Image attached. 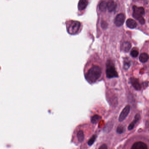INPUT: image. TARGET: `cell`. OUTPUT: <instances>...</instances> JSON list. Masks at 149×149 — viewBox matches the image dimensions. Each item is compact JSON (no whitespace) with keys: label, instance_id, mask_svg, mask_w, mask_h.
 I'll return each instance as SVG.
<instances>
[{"label":"cell","instance_id":"cell-1","mask_svg":"<svg viewBox=\"0 0 149 149\" xmlns=\"http://www.w3.org/2000/svg\"><path fill=\"white\" fill-rule=\"evenodd\" d=\"M102 71L98 66L94 65L88 70L86 75V78L88 82L94 83L100 77Z\"/></svg>","mask_w":149,"mask_h":149},{"label":"cell","instance_id":"cell-2","mask_svg":"<svg viewBox=\"0 0 149 149\" xmlns=\"http://www.w3.org/2000/svg\"><path fill=\"white\" fill-rule=\"evenodd\" d=\"M133 15L136 20L139 21L141 24H144L145 20L143 19V15L145 13V11L143 7H138L136 6H134L133 7Z\"/></svg>","mask_w":149,"mask_h":149},{"label":"cell","instance_id":"cell-3","mask_svg":"<svg viewBox=\"0 0 149 149\" xmlns=\"http://www.w3.org/2000/svg\"><path fill=\"white\" fill-rule=\"evenodd\" d=\"M106 77L107 78H113L118 77V73L113 64L110 61L108 62L106 65Z\"/></svg>","mask_w":149,"mask_h":149},{"label":"cell","instance_id":"cell-4","mask_svg":"<svg viewBox=\"0 0 149 149\" xmlns=\"http://www.w3.org/2000/svg\"><path fill=\"white\" fill-rule=\"evenodd\" d=\"M80 23L78 21H72L68 28V32L70 34H75L79 31Z\"/></svg>","mask_w":149,"mask_h":149},{"label":"cell","instance_id":"cell-5","mask_svg":"<svg viewBox=\"0 0 149 149\" xmlns=\"http://www.w3.org/2000/svg\"><path fill=\"white\" fill-rule=\"evenodd\" d=\"M125 20L124 14L120 13L117 15L115 19V24L118 27H120L123 25Z\"/></svg>","mask_w":149,"mask_h":149},{"label":"cell","instance_id":"cell-6","mask_svg":"<svg viewBox=\"0 0 149 149\" xmlns=\"http://www.w3.org/2000/svg\"><path fill=\"white\" fill-rule=\"evenodd\" d=\"M130 110V106L129 105L126 106L124 109L122 110V112L120 113L119 117V120L120 122L123 121L127 117L128 115L129 114Z\"/></svg>","mask_w":149,"mask_h":149},{"label":"cell","instance_id":"cell-7","mask_svg":"<svg viewBox=\"0 0 149 149\" xmlns=\"http://www.w3.org/2000/svg\"><path fill=\"white\" fill-rule=\"evenodd\" d=\"M131 149H148V147L146 144L140 141L134 143Z\"/></svg>","mask_w":149,"mask_h":149},{"label":"cell","instance_id":"cell-8","mask_svg":"<svg viewBox=\"0 0 149 149\" xmlns=\"http://www.w3.org/2000/svg\"><path fill=\"white\" fill-rule=\"evenodd\" d=\"M130 82L132 85L135 89L137 90H139L141 89V86L139 84V80L135 78H130Z\"/></svg>","mask_w":149,"mask_h":149},{"label":"cell","instance_id":"cell-9","mask_svg":"<svg viewBox=\"0 0 149 149\" xmlns=\"http://www.w3.org/2000/svg\"><path fill=\"white\" fill-rule=\"evenodd\" d=\"M116 8V4L113 1H109L107 3V8L109 12L114 11Z\"/></svg>","mask_w":149,"mask_h":149},{"label":"cell","instance_id":"cell-10","mask_svg":"<svg viewBox=\"0 0 149 149\" xmlns=\"http://www.w3.org/2000/svg\"><path fill=\"white\" fill-rule=\"evenodd\" d=\"M140 119V116L139 114H137L135 116L134 119L133 120V121L129 124V126L128 127V129L129 130H131L133 129V128L134 127L135 125L137 122Z\"/></svg>","mask_w":149,"mask_h":149},{"label":"cell","instance_id":"cell-11","mask_svg":"<svg viewBox=\"0 0 149 149\" xmlns=\"http://www.w3.org/2000/svg\"><path fill=\"white\" fill-rule=\"evenodd\" d=\"M126 25L130 29H135L137 26V23L135 20L132 19H129L127 20L126 22Z\"/></svg>","mask_w":149,"mask_h":149},{"label":"cell","instance_id":"cell-12","mask_svg":"<svg viewBox=\"0 0 149 149\" xmlns=\"http://www.w3.org/2000/svg\"><path fill=\"white\" fill-rule=\"evenodd\" d=\"M88 0H80L78 4V9L82 11L85 9L88 5Z\"/></svg>","mask_w":149,"mask_h":149},{"label":"cell","instance_id":"cell-13","mask_svg":"<svg viewBox=\"0 0 149 149\" xmlns=\"http://www.w3.org/2000/svg\"><path fill=\"white\" fill-rule=\"evenodd\" d=\"M131 48V44L128 41H126L125 42L123 43L122 45V49L125 52H128L129 51Z\"/></svg>","mask_w":149,"mask_h":149},{"label":"cell","instance_id":"cell-14","mask_svg":"<svg viewBox=\"0 0 149 149\" xmlns=\"http://www.w3.org/2000/svg\"><path fill=\"white\" fill-rule=\"evenodd\" d=\"M139 60L141 63H145L147 61L149 56L146 53H143L139 56Z\"/></svg>","mask_w":149,"mask_h":149},{"label":"cell","instance_id":"cell-15","mask_svg":"<svg viewBox=\"0 0 149 149\" xmlns=\"http://www.w3.org/2000/svg\"><path fill=\"white\" fill-rule=\"evenodd\" d=\"M99 9L102 12H105L107 9V3L105 1L101 2L99 5Z\"/></svg>","mask_w":149,"mask_h":149},{"label":"cell","instance_id":"cell-16","mask_svg":"<svg viewBox=\"0 0 149 149\" xmlns=\"http://www.w3.org/2000/svg\"><path fill=\"white\" fill-rule=\"evenodd\" d=\"M101 119V117L98 115H95L92 117L91 119V122L93 124H97L99 120Z\"/></svg>","mask_w":149,"mask_h":149},{"label":"cell","instance_id":"cell-17","mask_svg":"<svg viewBox=\"0 0 149 149\" xmlns=\"http://www.w3.org/2000/svg\"><path fill=\"white\" fill-rule=\"evenodd\" d=\"M77 136H78V139L79 142L81 143V142L83 141L85 136H84V132L83 131H79L78 132Z\"/></svg>","mask_w":149,"mask_h":149},{"label":"cell","instance_id":"cell-18","mask_svg":"<svg viewBox=\"0 0 149 149\" xmlns=\"http://www.w3.org/2000/svg\"><path fill=\"white\" fill-rule=\"evenodd\" d=\"M131 65L130 62L128 60L127 58H126L124 61L123 68L125 70H128L129 68Z\"/></svg>","mask_w":149,"mask_h":149},{"label":"cell","instance_id":"cell-19","mask_svg":"<svg viewBox=\"0 0 149 149\" xmlns=\"http://www.w3.org/2000/svg\"><path fill=\"white\" fill-rule=\"evenodd\" d=\"M96 137H97L96 135H93V136H92V137L90 138L88 142V145H89V146H92L94 143V142L96 140Z\"/></svg>","mask_w":149,"mask_h":149},{"label":"cell","instance_id":"cell-20","mask_svg":"<svg viewBox=\"0 0 149 149\" xmlns=\"http://www.w3.org/2000/svg\"><path fill=\"white\" fill-rule=\"evenodd\" d=\"M125 131V128L123 126H120L118 127L116 131L117 133L119 134H122Z\"/></svg>","mask_w":149,"mask_h":149},{"label":"cell","instance_id":"cell-21","mask_svg":"<svg viewBox=\"0 0 149 149\" xmlns=\"http://www.w3.org/2000/svg\"><path fill=\"white\" fill-rule=\"evenodd\" d=\"M138 54H139V52H138V51L136 50H133L131 52V56H132V57H133V58L137 57Z\"/></svg>","mask_w":149,"mask_h":149},{"label":"cell","instance_id":"cell-22","mask_svg":"<svg viewBox=\"0 0 149 149\" xmlns=\"http://www.w3.org/2000/svg\"><path fill=\"white\" fill-rule=\"evenodd\" d=\"M99 149H107V146L106 144H104L99 147Z\"/></svg>","mask_w":149,"mask_h":149}]
</instances>
